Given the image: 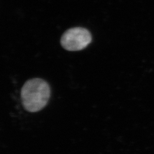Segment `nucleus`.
<instances>
[{
  "label": "nucleus",
  "instance_id": "1",
  "mask_svg": "<svg viewBox=\"0 0 154 154\" xmlns=\"http://www.w3.org/2000/svg\"><path fill=\"white\" fill-rule=\"evenodd\" d=\"M21 97L25 109L35 112L43 109L50 97V88L46 81L33 78L26 81L21 89Z\"/></svg>",
  "mask_w": 154,
  "mask_h": 154
},
{
  "label": "nucleus",
  "instance_id": "2",
  "mask_svg": "<svg viewBox=\"0 0 154 154\" xmlns=\"http://www.w3.org/2000/svg\"><path fill=\"white\" fill-rule=\"evenodd\" d=\"M91 41V34L88 29L76 27L69 29L63 33L61 44L66 50L74 51L85 49Z\"/></svg>",
  "mask_w": 154,
  "mask_h": 154
}]
</instances>
